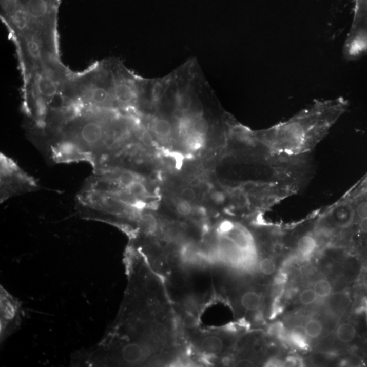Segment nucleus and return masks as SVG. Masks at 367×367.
<instances>
[{
  "instance_id": "f3484780",
  "label": "nucleus",
  "mask_w": 367,
  "mask_h": 367,
  "mask_svg": "<svg viewBox=\"0 0 367 367\" xmlns=\"http://www.w3.org/2000/svg\"><path fill=\"white\" fill-rule=\"evenodd\" d=\"M127 194L136 199L142 198L147 195L145 185L140 180H136L125 188Z\"/></svg>"
},
{
  "instance_id": "a211bd4d",
  "label": "nucleus",
  "mask_w": 367,
  "mask_h": 367,
  "mask_svg": "<svg viewBox=\"0 0 367 367\" xmlns=\"http://www.w3.org/2000/svg\"><path fill=\"white\" fill-rule=\"evenodd\" d=\"M307 336L304 326H297L294 329L291 334L292 342L298 347L303 348L307 346Z\"/></svg>"
},
{
  "instance_id": "f8f14e48",
  "label": "nucleus",
  "mask_w": 367,
  "mask_h": 367,
  "mask_svg": "<svg viewBox=\"0 0 367 367\" xmlns=\"http://www.w3.org/2000/svg\"><path fill=\"white\" fill-rule=\"evenodd\" d=\"M152 131L159 138H167L169 137L172 132V127L170 122L164 119H156L153 122Z\"/></svg>"
},
{
  "instance_id": "f257e3e1",
  "label": "nucleus",
  "mask_w": 367,
  "mask_h": 367,
  "mask_svg": "<svg viewBox=\"0 0 367 367\" xmlns=\"http://www.w3.org/2000/svg\"><path fill=\"white\" fill-rule=\"evenodd\" d=\"M347 107L343 98L316 101L288 121L261 134L273 154L301 157L326 136Z\"/></svg>"
},
{
  "instance_id": "5701e85b",
  "label": "nucleus",
  "mask_w": 367,
  "mask_h": 367,
  "mask_svg": "<svg viewBox=\"0 0 367 367\" xmlns=\"http://www.w3.org/2000/svg\"><path fill=\"white\" fill-rule=\"evenodd\" d=\"M181 198L182 200L188 201L191 203L192 201L196 200V194L195 190L191 188H185L182 190Z\"/></svg>"
},
{
  "instance_id": "9b49d317",
  "label": "nucleus",
  "mask_w": 367,
  "mask_h": 367,
  "mask_svg": "<svg viewBox=\"0 0 367 367\" xmlns=\"http://www.w3.org/2000/svg\"><path fill=\"white\" fill-rule=\"evenodd\" d=\"M304 329L308 338L311 339L318 338L324 331V326L322 321L318 318H311L308 320L304 326Z\"/></svg>"
},
{
  "instance_id": "dca6fc26",
  "label": "nucleus",
  "mask_w": 367,
  "mask_h": 367,
  "mask_svg": "<svg viewBox=\"0 0 367 367\" xmlns=\"http://www.w3.org/2000/svg\"><path fill=\"white\" fill-rule=\"evenodd\" d=\"M259 272L264 276H273L276 272L277 263L272 257H264L259 261Z\"/></svg>"
},
{
  "instance_id": "1a4fd4ad",
  "label": "nucleus",
  "mask_w": 367,
  "mask_h": 367,
  "mask_svg": "<svg viewBox=\"0 0 367 367\" xmlns=\"http://www.w3.org/2000/svg\"><path fill=\"white\" fill-rule=\"evenodd\" d=\"M138 227L144 234H154L158 229V221L152 214L144 213L138 219Z\"/></svg>"
},
{
  "instance_id": "412c9836",
  "label": "nucleus",
  "mask_w": 367,
  "mask_h": 367,
  "mask_svg": "<svg viewBox=\"0 0 367 367\" xmlns=\"http://www.w3.org/2000/svg\"><path fill=\"white\" fill-rule=\"evenodd\" d=\"M117 178L118 184L125 188L127 187V186H129L130 184H131L132 182H133L135 180L138 179L135 173H132V172L129 171L121 172Z\"/></svg>"
},
{
  "instance_id": "aec40b11",
  "label": "nucleus",
  "mask_w": 367,
  "mask_h": 367,
  "mask_svg": "<svg viewBox=\"0 0 367 367\" xmlns=\"http://www.w3.org/2000/svg\"><path fill=\"white\" fill-rule=\"evenodd\" d=\"M318 298V296L316 295L314 288H307L300 293L299 300L300 303L302 304V305H310L315 303Z\"/></svg>"
},
{
  "instance_id": "9d476101",
  "label": "nucleus",
  "mask_w": 367,
  "mask_h": 367,
  "mask_svg": "<svg viewBox=\"0 0 367 367\" xmlns=\"http://www.w3.org/2000/svg\"><path fill=\"white\" fill-rule=\"evenodd\" d=\"M317 247V241L313 236L305 234L301 236L297 242V249L302 256L311 255Z\"/></svg>"
},
{
  "instance_id": "7ed1b4c3",
  "label": "nucleus",
  "mask_w": 367,
  "mask_h": 367,
  "mask_svg": "<svg viewBox=\"0 0 367 367\" xmlns=\"http://www.w3.org/2000/svg\"><path fill=\"white\" fill-rule=\"evenodd\" d=\"M1 299V331L2 334H4L10 323L15 322L14 320L18 316L20 309L18 303L2 288Z\"/></svg>"
},
{
  "instance_id": "b1692460",
  "label": "nucleus",
  "mask_w": 367,
  "mask_h": 367,
  "mask_svg": "<svg viewBox=\"0 0 367 367\" xmlns=\"http://www.w3.org/2000/svg\"><path fill=\"white\" fill-rule=\"evenodd\" d=\"M355 213L358 219H362L367 217V201L358 203L356 207Z\"/></svg>"
},
{
  "instance_id": "cd10ccee",
  "label": "nucleus",
  "mask_w": 367,
  "mask_h": 367,
  "mask_svg": "<svg viewBox=\"0 0 367 367\" xmlns=\"http://www.w3.org/2000/svg\"><path fill=\"white\" fill-rule=\"evenodd\" d=\"M238 366H250L252 364H253V362L249 361V360H241V361L239 362L238 363Z\"/></svg>"
},
{
  "instance_id": "20e7f679",
  "label": "nucleus",
  "mask_w": 367,
  "mask_h": 367,
  "mask_svg": "<svg viewBox=\"0 0 367 367\" xmlns=\"http://www.w3.org/2000/svg\"><path fill=\"white\" fill-rule=\"evenodd\" d=\"M230 239L243 252H250L253 248V240L249 233L242 226L235 225L228 231L222 234Z\"/></svg>"
},
{
  "instance_id": "423d86ee",
  "label": "nucleus",
  "mask_w": 367,
  "mask_h": 367,
  "mask_svg": "<svg viewBox=\"0 0 367 367\" xmlns=\"http://www.w3.org/2000/svg\"><path fill=\"white\" fill-rule=\"evenodd\" d=\"M201 350L205 354L209 355H217L221 353L224 350V343L223 339L216 335H209L205 336L201 341Z\"/></svg>"
},
{
  "instance_id": "6ab92c4d",
  "label": "nucleus",
  "mask_w": 367,
  "mask_h": 367,
  "mask_svg": "<svg viewBox=\"0 0 367 367\" xmlns=\"http://www.w3.org/2000/svg\"><path fill=\"white\" fill-rule=\"evenodd\" d=\"M190 130L199 136H204L205 137L207 131H208V123L204 119H196L194 121H192Z\"/></svg>"
},
{
  "instance_id": "393cba45",
  "label": "nucleus",
  "mask_w": 367,
  "mask_h": 367,
  "mask_svg": "<svg viewBox=\"0 0 367 367\" xmlns=\"http://www.w3.org/2000/svg\"><path fill=\"white\" fill-rule=\"evenodd\" d=\"M198 323V320L194 314L188 313L184 316L183 324L188 329L195 328Z\"/></svg>"
},
{
  "instance_id": "bb28decb",
  "label": "nucleus",
  "mask_w": 367,
  "mask_h": 367,
  "mask_svg": "<svg viewBox=\"0 0 367 367\" xmlns=\"http://www.w3.org/2000/svg\"><path fill=\"white\" fill-rule=\"evenodd\" d=\"M359 228L362 234L367 235V217L360 219Z\"/></svg>"
},
{
  "instance_id": "f03ea898",
  "label": "nucleus",
  "mask_w": 367,
  "mask_h": 367,
  "mask_svg": "<svg viewBox=\"0 0 367 367\" xmlns=\"http://www.w3.org/2000/svg\"><path fill=\"white\" fill-rule=\"evenodd\" d=\"M75 140H66L56 144L52 148L54 158L59 162L87 160L88 154Z\"/></svg>"
},
{
  "instance_id": "2eb2a0df",
  "label": "nucleus",
  "mask_w": 367,
  "mask_h": 367,
  "mask_svg": "<svg viewBox=\"0 0 367 367\" xmlns=\"http://www.w3.org/2000/svg\"><path fill=\"white\" fill-rule=\"evenodd\" d=\"M314 290L315 291L318 297L324 299V298L329 297L332 294L333 286L328 280L320 278L314 283Z\"/></svg>"
},
{
  "instance_id": "4468645a",
  "label": "nucleus",
  "mask_w": 367,
  "mask_h": 367,
  "mask_svg": "<svg viewBox=\"0 0 367 367\" xmlns=\"http://www.w3.org/2000/svg\"><path fill=\"white\" fill-rule=\"evenodd\" d=\"M330 306L333 311L337 313H343L350 305V299L347 295H337L331 297Z\"/></svg>"
},
{
  "instance_id": "6e6552de",
  "label": "nucleus",
  "mask_w": 367,
  "mask_h": 367,
  "mask_svg": "<svg viewBox=\"0 0 367 367\" xmlns=\"http://www.w3.org/2000/svg\"><path fill=\"white\" fill-rule=\"evenodd\" d=\"M240 304L247 311H255L262 304L261 294L254 291H245L240 297Z\"/></svg>"
},
{
  "instance_id": "0eeeda50",
  "label": "nucleus",
  "mask_w": 367,
  "mask_h": 367,
  "mask_svg": "<svg viewBox=\"0 0 367 367\" xmlns=\"http://www.w3.org/2000/svg\"><path fill=\"white\" fill-rule=\"evenodd\" d=\"M145 350L138 343H129L124 346L122 350L123 359L129 363H137L143 359Z\"/></svg>"
},
{
  "instance_id": "39448f33",
  "label": "nucleus",
  "mask_w": 367,
  "mask_h": 367,
  "mask_svg": "<svg viewBox=\"0 0 367 367\" xmlns=\"http://www.w3.org/2000/svg\"><path fill=\"white\" fill-rule=\"evenodd\" d=\"M335 336L339 342L343 344L353 343L358 337L357 328L353 323L344 322L339 324L335 331Z\"/></svg>"
},
{
  "instance_id": "ddd939ff",
  "label": "nucleus",
  "mask_w": 367,
  "mask_h": 367,
  "mask_svg": "<svg viewBox=\"0 0 367 367\" xmlns=\"http://www.w3.org/2000/svg\"><path fill=\"white\" fill-rule=\"evenodd\" d=\"M184 143L189 150L197 151L202 148L205 143L204 136L198 135L192 131L184 134Z\"/></svg>"
},
{
  "instance_id": "4be33fe9",
  "label": "nucleus",
  "mask_w": 367,
  "mask_h": 367,
  "mask_svg": "<svg viewBox=\"0 0 367 367\" xmlns=\"http://www.w3.org/2000/svg\"><path fill=\"white\" fill-rule=\"evenodd\" d=\"M176 208L177 213L183 217L190 215L192 211L191 203L182 199L177 203Z\"/></svg>"
},
{
  "instance_id": "a878e982",
  "label": "nucleus",
  "mask_w": 367,
  "mask_h": 367,
  "mask_svg": "<svg viewBox=\"0 0 367 367\" xmlns=\"http://www.w3.org/2000/svg\"><path fill=\"white\" fill-rule=\"evenodd\" d=\"M167 261L171 266L177 265L180 263V261L179 255H177V254L171 253L167 257Z\"/></svg>"
}]
</instances>
